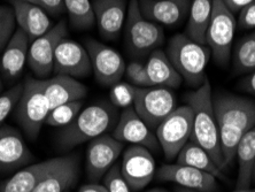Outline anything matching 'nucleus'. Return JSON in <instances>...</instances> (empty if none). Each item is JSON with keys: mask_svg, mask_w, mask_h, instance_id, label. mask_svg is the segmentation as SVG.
<instances>
[{"mask_svg": "<svg viewBox=\"0 0 255 192\" xmlns=\"http://www.w3.org/2000/svg\"><path fill=\"white\" fill-rule=\"evenodd\" d=\"M166 53L183 81L189 85L199 88L207 80L206 67L212 56L207 45L197 43L185 33H178L169 40Z\"/></svg>", "mask_w": 255, "mask_h": 192, "instance_id": "nucleus-4", "label": "nucleus"}, {"mask_svg": "<svg viewBox=\"0 0 255 192\" xmlns=\"http://www.w3.org/2000/svg\"><path fill=\"white\" fill-rule=\"evenodd\" d=\"M33 160V154L18 130L9 126L0 128V172L10 173Z\"/></svg>", "mask_w": 255, "mask_h": 192, "instance_id": "nucleus-17", "label": "nucleus"}, {"mask_svg": "<svg viewBox=\"0 0 255 192\" xmlns=\"http://www.w3.org/2000/svg\"><path fill=\"white\" fill-rule=\"evenodd\" d=\"M105 187L107 188L108 192H132L129 184L123 178L121 173V166L115 164L110 171L106 173L104 178Z\"/></svg>", "mask_w": 255, "mask_h": 192, "instance_id": "nucleus-36", "label": "nucleus"}, {"mask_svg": "<svg viewBox=\"0 0 255 192\" xmlns=\"http://www.w3.org/2000/svg\"><path fill=\"white\" fill-rule=\"evenodd\" d=\"M145 66L152 85L168 89H177L181 86L183 78L175 69L166 51L156 48L148 55Z\"/></svg>", "mask_w": 255, "mask_h": 192, "instance_id": "nucleus-24", "label": "nucleus"}, {"mask_svg": "<svg viewBox=\"0 0 255 192\" xmlns=\"http://www.w3.org/2000/svg\"><path fill=\"white\" fill-rule=\"evenodd\" d=\"M115 121L116 111L112 105L98 103L88 106L61 130L58 137L60 148L71 150L85 142L103 136Z\"/></svg>", "mask_w": 255, "mask_h": 192, "instance_id": "nucleus-3", "label": "nucleus"}, {"mask_svg": "<svg viewBox=\"0 0 255 192\" xmlns=\"http://www.w3.org/2000/svg\"><path fill=\"white\" fill-rule=\"evenodd\" d=\"M15 27L16 21L12 6H0V52L3 51L13 37Z\"/></svg>", "mask_w": 255, "mask_h": 192, "instance_id": "nucleus-33", "label": "nucleus"}, {"mask_svg": "<svg viewBox=\"0 0 255 192\" xmlns=\"http://www.w3.org/2000/svg\"><path fill=\"white\" fill-rule=\"evenodd\" d=\"M83 110V101H71L53 108L48 113L45 124L55 128H65L75 120Z\"/></svg>", "mask_w": 255, "mask_h": 192, "instance_id": "nucleus-31", "label": "nucleus"}, {"mask_svg": "<svg viewBox=\"0 0 255 192\" xmlns=\"http://www.w3.org/2000/svg\"><path fill=\"white\" fill-rule=\"evenodd\" d=\"M125 76L130 84H132L137 88H147L153 86L149 81L146 66L140 61H131L126 67Z\"/></svg>", "mask_w": 255, "mask_h": 192, "instance_id": "nucleus-35", "label": "nucleus"}, {"mask_svg": "<svg viewBox=\"0 0 255 192\" xmlns=\"http://www.w3.org/2000/svg\"><path fill=\"white\" fill-rule=\"evenodd\" d=\"M127 0H93V13L100 35L107 40L119 38L128 12Z\"/></svg>", "mask_w": 255, "mask_h": 192, "instance_id": "nucleus-18", "label": "nucleus"}, {"mask_svg": "<svg viewBox=\"0 0 255 192\" xmlns=\"http://www.w3.org/2000/svg\"><path fill=\"white\" fill-rule=\"evenodd\" d=\"M214 112L220 133L221 150L227 167L234 164L244 134L255 126V103L232 93L213 97Z\"/></svg>", "mask_w": 255, "mask_h": 192, "instance_id": "nucleus-1", "label": "nucleus"}, {"mask_svg": "<svg viewBox=\"0 0 255 192\" xmlns=\"http://www.w3.org/2000/svg\"><path fill=\"white\" fill-rule=\"evenodd\" d=\"M53 70L57 75L74 78L89 76L92 67L86 48L75 40L62 39L55 50Z\"/></svg>", "mask_w": 255, "mask_h": 192, "instance_id": "nucleus-16", "label": "nucleus"}, {"mask_svg": "<svg viewBox=\"0 0 255 192\" xmlns=\"http://www.w3.org/2000/svg\"><path fill=\"white\" fill-rule=\"evenodd\" d=\"M176 107V97L170 89L153 85L137 90L133 108L151 129L155 130Z\"/></svg>", "mask_w": 255, "mask_h": 192, "instance_id": "nucleus-9", "label": "nucleus"}, {"mask_svg": "<svg viewBox=\"0 0 255 192\" xmlns=\"http://www.w3.org/2000/svg\"><path fill=\"white\" fill-rule=\"evenodd\" d=\"M121 173L131 191H140L147 187L156 174L151 151L139 145L129 146L123 152Z\"/></svg>", "mask_w": 255, "mask_h": 192, "instance_id": "nucleus-12", "label": "nucleus"}, {"mask_svg": "<svg viewBox=\"0 0 255 192\" xmlns=\"http://www.w3.org/2000/svg\"><path fill=\"white\" fill-rule=\"evenodd\" d=\"M42 84L51 110L71 101L83 100L88 95V89L84 84L67 75H55L52 78L42 80Z\"/></svg>", "mask_w": 255, "mask_h": 192, "instance_id": "nucleus-23", "label": "nucleus"}, {"mask_svg": "<svg viewBox=\"0 0 255 192\" xmlns=\"http://www.w3.org/2000/svg\"><path fill=\"white\" fill-rule=\"evenodd\" d=\"M113 137L121 143L139 145L149 151H159L160 144L156 135L144 122L133 107L123 110L113 130Z\"/></svg>", "mask_w": 255, "mask_h": 192, "instance_id": "nucleus-14", "label": "nucleus"}, {"mask_svg": "<svg viewBox=\"0 0 255 192\" xmlns=\"http://www.w3.org/2000/svg\"><path fill=\"white\" fill-rule=\"evenodd\" d=\"M68 28L65 20L58 22L46 33L32 40L29 47L28 65L39 80H45L54 67V55L58 45L67 38Z\"/></svg>", "mask_w": 255, "mask_h": 192, "instance_id": "nucleus-10", "label": "nucleus"}, {"mask_svg": "<svg viewBox=\"0 0 255 192\" xmlns=\"http://www.w3.org/2000/svg\"><path fill=\"white\" fill-rule=\"evenodd\" d=\"M137 86L130 84L129 82H119L112 86L111 103L116 108L133 107L137 96Z\"/></svg>", "mask_w": 255, "mask_h": 192, "instance_id": "nucleus-32", "label": "nucleus"}, {"mask_svg": "<svg viewBox=\"0 0 255 192\" xmlns=\"http://www.w3.org/2000/svg\"><path fill=\"white\" fill-rule=\"evenodd\" d=\"M176 160H177V164L191 166V167L209 173L216 179H223V171H221L217 167L216 164L212 160V158L209 157V154L201 146H199L191 139L179 151L178 156L176 157Z\"/></svg>", "mask_w": 255, "mask_h": 192, "instance_id": "nucleus-28", "label": "nucleus"}, {"mask_svg": "<svg viewBox=\"0 0 255 192\" xmlns=\"http://www.w3.org/2000/svg\"><path fill=\"white\" fill-rule=\"evenodd\" d=\"M193 129V112L189 105L176 107L159 127L155 135L167 160H174L191 139Z\"/></svg>", "mask_w": 255, "mask_h": 192, "instance_id": "nucleus-8", "label": "nucleus"}, {"mask_svg": "<svg viewBox=\"0 0 255 192\" xmlns=\"http://www.w3.org/2000/svg\"><path fill=\"white\" fill-rule=\"evenodd\" d=\"M22 91H23V84H17L3 93H0V128L2 127L5 120L8 118L14 108H16Z\"/></svg>", "mask_w": 255, "mask_h": 192, "instance_id": "nucleus-34", "label": "nucleus"}, {"mask_svg": "<svg viewBox=\"0 0 255 192\" xmlns=\"http://www.w3.org/2000/svg\"><path fill=\"white\" fill-rule=\"evenodd\" d=\"M252 183H255V160H254V165L252 169Z\"/></svg>", "mask_w": 255, "mask_h": 192, "instance_id": "nucleus-45", "label": "nucleus"}, {"mask_svg": "<svg viewBox=\"0 0 255 192\" xmlns=\"http://www.w3.org/2000/svg\"><path fill=\"white\" fill-rule=\"evenodd\" d=\"M237 25L242 30H251L255 29V1L251 5L244 7L238 13Z\"/></svg>", "mask_w": 255, "mask_h": 192, "instance_id": "nucleus-37", "label": "nucleus"}, {"mask_svg": "<svg viewBox=\"0 0 255 192\" xmlns=\"http://www.w3.org/2000/svg\"><path fill=\"white\" fill-rule=\"evenodd\" d=\"M9 3L18 29L28 36L30 41L43 36L52 28L50 17L40 7L23 0H9Z\"/></svg>", "mask_w": 255, "mask_h": 192, "instance_id": "nucleus-21", "label": "nucleus"}, {"mask_svg": "<svg viewBox=\"0 0 255 192\" xmlns=\"http://www.w3.org/2000/svg\"><path fill=\"white\" fill-rule=\"evenodd\" d=\"M231 55L235 75L252 73L255 69V31L236 41Z\"/></svg>", "mask_w": 255, "mask_h": 192, "instance_id": "nucleus-29", "label": "nucleus"}, {"mask_svg": "<svg viewBox=\"0 0 255 192\" xmlns=\"http://www.w3.org/2000/svg\"><path fill=\"white\" fill-rule=\"evenodd\" d=\"M78 178V157L67 156L63 163L52 171L32 192H66Z\"/></svg>", "mask_w": 255, "mask_h": 192, "instance_id": "nucleus-25", "label": "nucleus"}, {"mask_svg": "<svg viewBox=\"0 0 255 192\" xmlns=\"http://www.w3.org/2000/svg\"><path fill=\"white\" fill-rule=\"evenodd\" d=\"M30 3L40 7L47 14L51 15H60L62 12H65V5H63V0H23Z\"/></svg>", "mask_w": 255, "mask_h": 192, "instance_id": "nucleus-38", "label": "nucleus"}, {"mask_svg": "<svg viewBox=\"0 0 255 192\" xmlns=\"http://www.w3.org/2000/svg\"><path fill=\"white\" fill-rule=\"evenodd\" d=\"M63 5L75 29L85 30L95 25V13L90 0H63Z\"/></svg>", "mask_w": 255, "mask_h": 192, "instance_id": "nucleus-30", "label": "nucleus"}, {"mask_svg": "<svg viewBox=\"0 0 255 192\" xmlns=\"http://www.w3.org/2000/svg\"><path fill=\"white\" fill-rule=\"evenodd\" d=\"M145 192H169V191L164 190V189H162V188H154V189L147 190V191H145Z\"/></svg>", "mask_w": 255, "mask_h": 192, "instance_id": "nucleus-42", "label": "nucleus"}, {"mask_svg": "<svg viewBox=\"0 0 255 192\" xmlns=\"http://www.w3.org/2000/svg\"><path fill=\"white\" fill-rule=\"evenodd\" d=\"M237 20L235 14L224 5L223 0H214L212 18L206 33V45L211 48L217 65L227 67L231 59Z\"/></svg>", "mask_w": 255, "mask_h": 192, "instance_id": "nucleus-7", "label": "nucleus"}, {"mask_svg": "<svg viewBox=\"0 0 255 192\" xmlns=\"http://www.w3.org/2000/svg\"><path fill=\"white\" fill-rule=\"evenodd\" d=\"M142 15L160 25L174 27L189 15L191 0H138Z\"/></svg>", "mask_w": 255, "mask_h": 192, "instance_id": "nucleus-20", "label": "nucleus"}, {"mask_svg": "<svg viewBox=\"0 0 255 192\" xmlns=\"http://www.w3.org/2000/svg\"><path fill=\"white\" fill-rule=\"evenodd\" d=\"M63 160L65 157L53 158L20 169L0 186V192H32L52 171L63 163Z\"/></svg>", "mask_w": 255, "mask_h": 192, "instance_id": "nucleus-19", "label": "nucleus"}, {"mask_svg": "<svg viewBox=\"0 0 255 192\" xmlns=\"http://www.w3.org/2000/svg\"><path fill=\"white\" fill-rule=\"evenodd\" d=\"M77 192H108V190L105 186H100V184L97 183H90L81 187Z\"/></svg>", "mask_w": 255, "mask_h": 192, "instance_id": "nucleus-41", "label": "nucleus"}, {"mask_svg": "<svg viewBox=\"0 0 255 192\" xmlns=\"http://www.w3.org/2000/svg\"><path fill=\"white\" fill-rule=\"evenodd\" d=\"M255 0H223L224 5L234 14H238L244 7L251 5Z\"/></svg>", "mask_w": 255, "mask_h": 192, "instance_id": "nucleus-39", "label": "nucleus"}, {"mask_svg": "<svg viewBox=\"0 0 255 192\" xmlns=\"http://www.w3.org/2000/svg\"><path fill=\"white\" fill-rule=\"evenodd\" d=\"M163 41L162 27L142 15L138 0H130L125 22V44L129 53L134 58H144Z\"/></svg>", "mask_w": 255, "mask_h": 192, "instance_id": "nucleus-5", "label": "nucleus"}, {"mask_svg": "<svg viewBox=\"0 0 255 192\" xmlns=\"http://www.w3.org/2000/svg\"><path fill=\"white\" fill-rule=\"evenodd\" d=\"M50 111V103L44 93L42 80H25L22 96L15 111V118L29 139L35 141L38 137Z\"/></svg>", "mask_w": 255, "mask_h": 192, "instance_id": "nucleus-6", "label": "nucleus"}, {"mask_svg": "<svg viewBox=\"0 0 255 192\" xmlns=\"http://www.w3.org/2000/svg\"><path fill=\"white\" fill-rule=\"evenodd\" d=\"M231 192H255V189H237L236 191H231Z\"/></svg>", "mask_w": 255, "mask_h": 192, "instance_id": "nucleus-43", "label": "nucleus"}, {"mask_svg": "<svg viewBox=\"0 0 255 192\" xmlns=\"http://www.w3.org/2000/svg\"><path fill=\"white\" fill-rule=\"evenodd\" d=\"M2 90V81H1V76H0V92H1Z\"/></svg>", "mask_w": 255, "mask_h": 192, "instance_id": "nucleus-46", "label": "nucleus"}, {"mask_svg": "<svg viewBox=\"0 0 255 192\" xmlns=\"http://www.w3.org/2000/svg\"><path fill=\"white\" fill-rule=\"evenodd\" d=\"M66 192H68V191H66Z\"/></svg>", "mask_w": 255, "mask_h": 192, "instance_id": "nucleus-47", "label": "nucleus"}, {"mask_svg": "<svg viewBox=\"0 0 255 192\" xmlns=\"http://www.w3.org/2000/svg\"><path fill=\"white\" fill-rule=\"evenodd\" d=\"M30 40L25 33L17 28L6 47L3 48L0 60V71L3 80L13 82L23 71L28 62Z\"/></svg>", "mask_w": 255, "mask_h": 192, "instance_id": "nucleus-22", "label": "nucleus"}, {"mask_svg": "<svg viewBox=\"0 0 255 192\" xmlns=\"http://www.w3.org/2000/svg\"><path fill=\"white\" fill-rule=\"evenodd\" d=\"M85 48L91 60L92 73L99 84L112 88L121 82L127 66L118 51L92 38L85 40Z\"/></svg>", "mask_w": 255, "mask_h": 192, "instance_id": "nucleus-11", "label": "nucleus"}, {"mask_svg": "<svg viewBox=\"0 0 255 192\" xmlns=\"http://www.w3.org/2000/svg\"><path fill=\"white\" fill-rule=\"evenodd\" d=\"M155 175L157 180L176 183L184 189L198 192H215L219 188L217 179L214 175L177 163L162 165Z\"/></svg>", "mask_w": 255, "mask_h": 192, "instance_id": "nucleus-15", "label": "nucleus"}, {"mask_svg": "<svg viewBox=\"0 0 255 192\" xmlns=\"http://www.w3.org/2000/svg\"><path fill=\"white\" fill-rule=\"evenodd\" d=\"M237 189H249L252 184V169L255 160V126L244 134L237 148Z\"/></svg>", "mask_w": 255, "mask_h": 192, "instance_id": "nucleus-27", "label": "nucleus"}, {"mask_svg": "<svg viewBox=\"0 0 255 192\" xmlns=\"http://www.w3.org/2000/svg\"><path fill=\"white\" fill-rule=\"evenodd\" d=\"M123 148V143L110 135H103L90 141L86 149V174L89 180L97 182L103 179L121 156Z\"/></svg>", "mask_w": 255, "mask_h": 192, "instance_id": "nucleus-13", "label": "nucleus"}, {"mask_svg": "<svg viewBox=\"0 0 255 192\" xmlns=\"http://www.w3.org/2000/svg\"><path fill=\"white\" fill-rule=\"evenodd\" d=\"M186 101L193 112V129L191 141L201 146L209 154L221 171L227 168L221 150L220 133L214 112L211 82L206 80L202 85L189 93Z\"/></svg>", "mask_w": 255, "mask_h": 192, "instance_id": "nucleus-2", "label": "nucleus"}, {"mask_svg": "<svg viewBox=\"0 0 255 192\" xmlns=\"http://www.w3.org/2000/svg\"><path fill=\"white\" fill-rule=\"evenodd\" d=\"M214 0H191L185 35L199 44L206 45V33L212 18Z\"/></svg>", "mask_w": 255, "mask_h": 192, "instance_id": "nucleus-26", "label": "nucleus"}, {"mask_svg": "<svg viewBox=\"0 0 255 192\" xmlns=\"http://www.w3.org/2000/svg\"><path fill=\"white\" fill-rule=\"evenodd\" d=\"M239 85H241V88L243 90H245L246 92L255 96V69L252 71V73L247 75Z\"/></svg>", "mask_w": 255, "mask_h": 192, "instance_id": "nucleus-40", "label": "nucleus"}, {"mask_svg": "<svg viewBox=\"0 0 255 192\" xmlns=\"http://www.w3.org/2000/svg\"><path fill=\"white\" fill-rule=\"evenodd\" d=\"M176 192H198V191H194V190H189V189H184V188H181L179 187Z\"/></svg>", "mask_w": 255, "mask_h": 192, "instance_id": "nucleus-44", "label": "nucleus"}]
</instances>
